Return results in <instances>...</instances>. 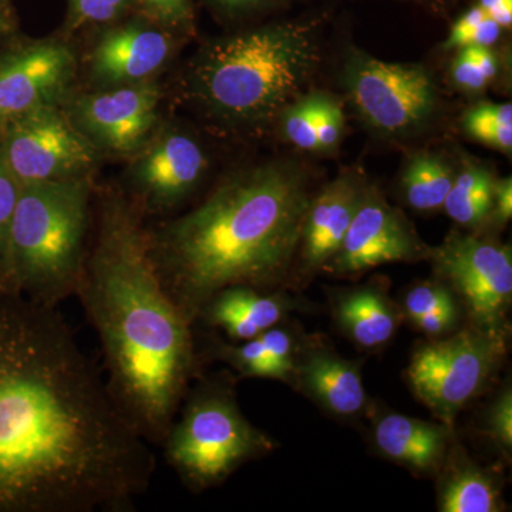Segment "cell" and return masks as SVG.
I'll return each instance as SVG.
<instances>
[{
	"mask_svg": "<svg viewBox=\"0 0 512 512\" xmlns=\"http://www.w3.org/2000/svg\"><path fill=\"white\" fill-rule=\"evenodd\" d=\"M429 254L430 248L402 212L394 210L379 190L366 185L342 245L323 271L356 276L390 262L420 261Z\"/></svg>",
	"mask_w": 512,
	"mask_h": 512,
	"instance_id": "5bb4252c",
	"label": "cell"
},
{
	"mask_svg": "<svg viewBox=\"0 0 512 512\" xmlns=\"http://www.w3.org/2000/svg\"><path fill=\"white\" fill-rule=\"evenodd\" d=\"M156 468L59 308L0 291V512H133Z\"/></svg>",
	"mask_w": 512,
	"mask_h": 512,
	"instance_id": "6da1fadb",
	"label": "cell"
},
{
	"mask_svg": "<svg viewBox=\"0 0 512 512\" xmlns=\"http://www.w3.org/2000/svg\"><path fill=\"white\" fill-rule=\"evenodd\" d=\"M494 178L481 165H467L454 178L444 200L443 210L451 220L467 228H476L490 217L493 207Z\"/></svg>",
	"mask_w": 512,
	"mask_h": 512,
	"instance_id": "603a6c76",
	"label": "cell"
},
{
	"mask_svg": "<svg viewBox=\"0 0 512 512\" xmlns=\"http://www.w3.org/2000/svg\"><path fill=\"white\" fill-rule=\"evenodd\" d=\"M487 16L493 19L500 28H510L512 23V0H504L500 5L488 10Z\"/></svg>",
	"mask_w": 512,
	"mask_h": 512,
	"instance_id": "ab89813d",
	"label": "cell"
},
{
	"mask_svg": "<svg viewBox=\"0 0 512 512\" xmlns=\"http://www.w3.org/2000/svg\"><path fill=\"white\" fill-rule=\"evenodd\" d=\"M343 130V111L330 97L320 96L318 103L319 148H330L338 143Z\"/></svg>",
	"mask_w": 512,
	"mask_h": 512,
	"instance_id": "4dcf8cb0",
	"label": "cell"
},
{
	"mask_svg": "<svg viewBox=\"0 0 512 512\" xmlns=\"http://www.w3.org/2000/svg\"><path fill=\"white\" fill-rule=\"evenodd\" d=\"M453 77L458 86L463 87L468 92H480L488 83V80L478 69L473 57L467 52L466 47H461L456 60H454Z\"/></svg>",
	"mask_w": 512,
	"mask_h": 512,
	"instance_id": "d6a6232c",
	"label": "cell"
},
{
	"mask_svg": "<svg viewBox=\"0 0 512 512\" xmlns=\"http://www.w3.org/2000/svg\"><path fill=\"white\" fill-rule=\"evenodd\" d=\"M20 184L10 170L0 144V291L5 286L6 248L10 224L18 204Z\"/></svg>",
	"mask_w": 512,
	"mask_h": 512,
	"instance_id": "83f0119b",
	"label": "cell"
},
{
	"mask_svg": "<svg viewBox=\"0 0 512 512\" xmlns=\"http://www.w3.org/2000/svg\"><path fill=\"white\" fill-rule=\"evenodd\" d=\"M450 429L443 423L386 413L375 421L373 443L387 460L409 468L414 474L431 476L446 460Z\"/></svg>",
	"mask_w": 512,
	"mask_h": 512,
	"instance_id": "d6986e66",
	"label": "cell"
},
{
	"mask_svg": "<svg viewBox=\"0 0 512 512\" xmlns=\"http://www.w3.org/2000/svg\"><path fill=\"white\" fill-rule=\"evenodd\" d=\"M501 35V28L493 19L485 18L468 37L467 46H493ZM466 47V46H464Z\"/></svg>",
	"mask_w": 512,
	"mask_h": 512,
	"instance_id": "8d00e7d4",
	"label": "cell"
},
{
	"mask_svg": "<svg viewBox=\"0 0 512 512\" xmlns=\"http://www.w3.org/2000/svg\"><path fill=\"white\" fill-rule=\"evenodd\" d=\"M163 89L157 79L70 94L63 107L100 154L130 158L160 126Z\"/></svg>",
	"mask_w": 512,
	"mask_h": 512,
	"instance_id": "7c38bea8",
	"label": "cell"
},
{
	"mask_svg": "<svg viewBox=\"0 0 512 512\" xmlns=\"http://www.w3.org/2000/svg\"><path fill=\"white\" fill-rule=\"evenodd\" d=\"M485 18H487V13H485L480 6H474L473 9L464 13V15L457 20L453 29H451L450 36H448L446 45H444L446 50L461 49V47L467 46L468 37H470L471 32H473L476 26L480 25Z\"/></svg>",
	"mask_w": 512,
	"mask_h": 512,
	"instance_id": "836d02e7",
	"label": "cell"
},
{
	"mask_svg": "<svg viewBox=\"0 0 512 512\" xmlns=\"http://www.w3.org/2000/svg\"><path fill=\"white\" fill-rule=\"evenodd\" d=\"M365 190L359 175L342 174L313 195L298 252L301 281L323 271L339 251Z\"/></svg>",
	"mask_w": 512,
	"mask_h": 512,
	"instance_id": "e0dca14e",
	"label": "cell"
},
{
	"mask_svg": "<svg viewBox=\"0 0 512 512\" xmlns=\"http://www.w3.org/2000/svg\"><path fill=\"white\" fill-rule=\"evenodd\" d=\"M467 52L473 57L478 69L483 73L485 79L490 82L494 79L495 74L498 72V62L491 52L490 47L485 46H466Z\"/></svg>",
	"mask_w": 512,
	"mask_h": 512,
	"instance_id": "f35d334b",
	"label": "cell"
},
{
	"mask_svg": "<svg viewBox=\"0 0 512 512\" xmlns=\"http://www.w3.org/2000/svg\"><path fill=\"white\" fill-rule=\"evenodd\" d=\"M147 18L171 32H187L191 28V0H140Z\"/></svg>",
	"mask_w": 512,
	"mask_h": 512,
	"instance_id": "f546056e",
	"label": "cell"
},
{
	"mask_svg": "<svg viewBox=\"0 0 512 512\" xmlns=\"http://www.w3.org/2000/svg\"><path fill=\"white\" fill-rule=\"evenodd\" d=\"M345 83L363 119L387 136L419 130L439 107L436 84L421 64L387 63L353 50Z\"/></svg>",
	"mask_w": 512,
	"mask_h": 512,
	"instance_id": "30bf717a",
	"label": "cell"
},
{
	"mask_svg": "<svg viewBox=\"0 0 512 512\" xmlns=\"http://www.w3.org/2000/svg\"><path fill=\"white\" fill-rule=\"evenodd\" d=\"M464 128L468 136L476 138L481 143L498 148V150L511 151L512 148V127L503 126V124L491 123L474 119V117H464Z\"/></svg>",
	"mask_w": 512,
	"mask_h": 512,
	"instance_id": "1f68e13d",
	"label": "cell"
},
{
	"mask_svg": "<svg viewBox=\"0 0 512 512\" xmlns=\"http://www.w3.org/2000/svg\"><path fill=\"white\" fill-rule=\"evenodd\" d=\"M0 144L20 185L93 178L101 154L63 103L47 104L0 127Z\"/></svg>",
	"mask_w": 512,
	"mask_h": 512,
	"instance_id": "ba28073f",
	"label": "cell"
},
{
	"mask_svg": "<svg viewBox=\"0 0 512 512\" xmlns=\"http://www.w3.org/2000/svg\"><path fill=\"white\" fill-rule=\"evenodd\" d=\"M128 161L120 190L147 222L180 210L200 187L210 164L200 141L173 123H160Z\"/></svg>",
	"mask_w": 512,
	"mask_h": 512,
	"instance_id": "8fae6325",
	"label": "cell"
},
{
	"mask_svg": "<svg viewBox=\"0 0 512 512\" xmlns=\"http://www.w3.org/2000/svg\"><path fill=\"white\" fill-rule=\"evenodd\" d=\"M134 2L136 0H69L67 33L76 32L87 26H110L120 22Z\"/></svg>",
	"mask_w": 512,
	"mask_h": 512,
	"instance_id": "d4e9b609",
	"label": "cell"
},
{
	"mask_svg": "<svg viewBox=\"0 0 512 512\" xmlns=\"http://www.w3.org/2000/svg\"><path fill=\"white\" fill-rule=\"evenodd\" d=\"M175 49L174 33L153 20L113 23L90 49L87 76L93 89L148 82L171 62Z\"/></svg>",
	"mask_w": 512,
	"mask_h": 512,
	"instance_id": "9a60e30c",
	"label": "cell"
},
{
	"mask_svg": "<svg viewBox=\"0 0 512 512\" xmlns=\"http://www.w3.org/2000/svg\"><path fill=\"white\" fill-rule=\"evenodd\" d=\"M312 200L301 168L266 163L222 178L190 211L147 222L158 278L192 326L221 289H286Z\"/></svg>",
	"mask_w": 512,
	"mask_h": 512,
	"instance_id": "3957f363",
	"label": "cell"
},
{
	"mask_svg": "<svg viewBox=\"0 0 512 512\" xmlns=\"http://www.w3.org/2000/svg\"><path fill=\"white\" fill-rule=\"evenodd\" d=\"M76 296L99 338L107 387L134 429L160 447L201 373L195 328L165 292L147 221L120 187L97 194Z\"/></svg>",
	"mask_w": 512,
	"mask_h": 512,
	"instance_id": "7a4b0ae2",
	"label": "cell"
},
{
	"mask_svg": "<svg viewBox=\"0 0 512 512\" xmlns=\"http://www.w3.org/2000/svg\"><path fill=\"white\" fill-rule=\"evenodd\" d=\"M93 178L20 185L3 291L59 308L76 295L93 222Z\"/></svg>",
	"mask_w": 512,
	"mask_h": 512,
	"instance_id": "5b68a950",
	"label": "cell"
},
{
	"mask_svg": "<svg viewBox=\"0 0 512 512\" xmlns=\"http://www.w3.org/2000/svg\"><path fill=\"white\" fill-rule=\"evenodd\" d=\"M292 384L332 416L355 419L367 409L359 363L340 356L319 336L299 343Z\"/></svg>",
	"mask_w": 512,
	"mask_h": 512,
	"instance_id": "2e32d148",
	"label": "cell"
},
{
	"mask_svg": "<svg viewBox=\"0 0 512 512\" xmlns=\"http://www.w3.org/2000/svg\"><path fill=\"white\" fill-rule=\"evenodd\" d=\"M403 315L410 322H416L423 316L439 312H460L454 293L443 282L427 281L414 285L403 299Z\"/></svg>",
	"mask_w": 512,
	"mask_h": 512,
	"instance_id": "cb8c5ba5",
	"label": "cell"
},
{
	"mask_svg": "<svg viewBox=\"0 0 512 512\" xmlns=\"http://www.w3.org/2000/svg\"><path fill=\"white\" fill-rule=\"evenodd\" d=\"M490 215H493L497 224L505 225L511 220L512 215V180L511 177L497 181L494 184L493 207Z\"/></svg>",
	"mask_w": 512,
	"mask_h": 512,
	"instance_id": "e575fe53",
	"label": "cell"
},
{
	"mask_svg": "<svg viewBox=\"0 0 512 512\" xmlns=\"http://www.w3.org/2000/svg\"><path fill=\"white\" fill-rule=\"evenodd\" d=\"M505 348L504 336L467 326L450 338L421 345L407 367V382L414 396L451 427L457 414L491 382Z\"/></svg>",
	"mask_w": 512,
	"mask_h": 512,
	"instance_id": "52a82bcc",
	"label": "cell"
},
{
	"mask_svg": "<svg viewBox=\"0 0 512 512\" xmlns=\"http://www.w3.org/2000/svg\"><path fill=\"white\" fill-rule=\"evenodd\" d=\"M453 170L446 161L430 153L416 154L404 168V200L414 211L443 210L444 200L454 183Z\"/></svg>",
	"mask_w": 512,
	"mask_h": 512,
	"instance_id": "7402d4cb",
	"label": "cell"
},
{
	"mask_svg": "<svg viewBox=\"0 0 512 512\" xmlns=\"http://www.w3.org/2000/svg\"><path fill=\"white\" fill-rule=\"evenodd\" d=\"M437 279L461 302L471 325L507 338L512 301L510 247L490 239L454 232L430 249Z\"/></svg>",
	"mask_w": 512,
	"mask_h": 512,
	"instance_id": "9c48e42d",
	"label": "cell"
},
{
	"mask_svg": "<svg viewBox=\"0 0 512 512\" xmlns=\"http://www.w3.org/2000/svg\"><path fill=\"white\" fill-rule=\"evenodd\" d=\"M467 116L512 127V106L510 103H481L468 111Z\"/></svg>",
	"mask_w": 512,
	"mask_h": 512,
	"instance_id": "d590c367",
	"label": "cell"
},
{
	"mask_svg": "<svg viewBox=\"0 0 512 512\" xmlns=\"http://www.w3.org/2000/svg\"><path fill=\"white\" fill-rule=\"evenodd\" d=\"M485 436L490 437L505 454L512 450V392L511 386H505L495 397L484 420Z\"/></svg>",
	"mask_w": 512,
	"mask_h": 512,
	"instance_id": "f1b7e54d",
	"label": "cell"
},
{
	"mask_svg": "<svg viewBox=\"0 0 512 512\" xmlns=\"http://www.w3.org/2000/svg\"><path fill=\"white\" fill-rule=\"evenodd\" d=\"M315 32L301 23L248 30L202 47L188 69V94L207 116L256 126L282 113L319 62Z\"/></svg>",
	"mask_w": 512,
	"mask_h": 512,
	"instance_id": "277c9868",
	"label": "cell"
},
{
	"mask_svg": "<svg viewBox=\"0 0 512 512\" xmlns=\"http://www.w3.org/2000/svg\"><path fill=\"white\" fill-rule=\"evenodd\" d=\"M259 338L264 342L266 352L271 359L274 379L292 384L296 353L301 342L295 338L291 330L278 325L265 330Z\"/></svg>",
	"mask_w": 512,
	"mask_h": 512,
	"instance_id": "4316f807",
	"label": "cell"
},
{
	"mask_svg": "<svg viewBox=\"0 0 512 512\" xmlns=\"http://www.w3.org/2000/svg\"><path fill=\"white\" fill-rule=\"evenodd\" d=\"M340 332L357 348L383 349L396 335L403 312L382 284H366L338 292L332 302Z\"/></svg>",
	"mask_w": 512,
	"mask_h": 512,
	"instance_id": "ffe728a7",
	"label": "cell"
},
{
	"mask_svg": "<svg viewBox=\"0 0 512 512\" xmlns=\"http://www.w3.org/2000/svg\"><path fill=\"white\" fill-rule=\"evenodd\" d=\"M266 2V0H214L221 9L227 12L237 13L244 12V10L258 8L259 5Z\"/></svg>",
	"mask_w": 512,
	"mask_h": 512,
	"instance_id": "60d3db41",
	"label": "cell"
},
{
	"mask_svg": "<svg viewBox=\"0 0 512 512\" xmlns=\"http://www.w3.org/2000/svg\"><path fill=\"white\" fill-rule=\"evenodd\" d=\"M79 60L64 39L20 40L0 47V127L29 111L64 103Z\"/></svg>",
	"mask_w": 512,
	"mask_h": 512,
	"instance_id": "4fadbf2b",
	"label": "cell"
},
{
	"mask_svg": "<svg viewBox=\"0 0 512 512\" xmlns=\"http://www.w3.org/2000/svg\"><path fill=\"white\" fill-rule=\"evenodd\" d=\"M504 0H480V8L484 10L485 13L488 12V10L493 9L494 6L500 5V3H503Z\"/></svg>",
	"mask_w": 512,
	"mask_h": 512,
	"instance_id": "b9f144b4",
	"label": "cell"
},
{
	"mask_svg": "<svg viewBox=\"0 0 512 512\" xmlns=\"http://www.w3.org/2000/svg\"><path fill=\"white\" fill-rule=\"evenodd\" d=\"M503 510L500 487L491 474L470 461H458L439 490L441 512H498Z\"/></svg>",
	"mask_w": 512,
	"mask_h": 512,
	"instance_id": "44dd1931",
	"label": "cell"
},
{
	"mask_svg": "<svg viewBox=\"0 0 512 512\" xmlns=\"http://www.w3.org/2000/svg\"><path fill=\"white\" fill-rule=\"evenodd\" d=\"M160 447L184 487L200 494L274 451L275 443L244 416L231 377L200 373Z\"/></svg>",
	"mask_w": 512,
	"mask_h": 512,
	"instance_id": "8992f818",
	"label": "cell"
},
{
	"mask_svg": "<svg viewBox=\"0 0 512 512\" xmlns=\"http://www.w3.org/2000/svg\"><path fill=\"white\" fill-rule=\"evenodd\" d=\"M286 289L265 291L254 286H229L221 289L202 306L194 326L198 323L218 329L228 342H245L279 325L292 311L295 301Z\"/></svg>",
	"mask_w": 512,
	"mask_h": 512,
	"instance_id": "ac0fdd59",
	"label": "cell"
},
{
	"mask_svg": "<svg viewBox=\"0 0 512 512\" xmlns=\"http://www.w3.org/2000/svg\"><path fill=\"white\" fill-rule=\"evenodd\" d=\"M2 3H12V0H0Z\"/></svg>",
	"mask_w": 512,
	"mask_h": 512,
	"instance_id": "7bdbcfd3",
	"label": "cell"
},
{
	"mask_svg": "<svg viewBox=\"0 0 512 512\" xmlns=\"http://www.w3.org/2000/svg\"><path fill=\"white\" fill-rule=\"evenodd\" d=\"M319 94L289 104L282 111L285 136L301 150H318Z\"/></svg>",
	"mask_w": 512,
	"mask_h": 512,
	"instance_id": "484cf974",
	"label": "cell"
},
{
	"mask_svg": "<svg viewBox=\"0 0 512 512\" xmlns=\"http://www.w3.org/2000/svg\"><path fill=\"white\" fill-rule=\"evenodd\" d=\"M19 23L12 3L0 2V47L18 37Z\"/></svg>",
	"mask_w": 512,
	"mask_h": 512,
	"instance_id": "74e56055",
	"label": "cell"
}]
</instances>
